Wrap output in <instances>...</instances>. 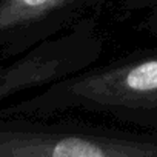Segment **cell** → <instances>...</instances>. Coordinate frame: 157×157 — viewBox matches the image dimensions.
<instances>
[{"label": "cell", "instance_id": "cell-2", "mask_svg": "<svg viewBox=\"0 0 157 157\" xmlns=\"http://www.w3.org/2000/svg\"><path fill=\"white\" fill-rule=\"evenodd\" d=\"M68 0H6L0 6V31L40 19Z\"/></svg>", "mask_w": 157, "mask_h": 157}, {"label": "cell", "instance_id": "cell-1", "mask_svg": "<svg viewBox=\"0 0 157 157\" xmlns=\"http://www.w3.org/2000/svg\"><path fill=\"white\" fill-rule=\"evenodd\" d=\"M69 93L100 106L157 108V59L128 62L71 82Z\"/></svg>", "mask_w": 157, "mask_h": 157}]
</instances>
